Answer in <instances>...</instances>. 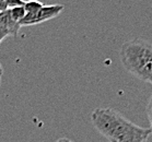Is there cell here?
<instances>
[{"mask_svg":"<svg viewBox=\"0 0 152 142\" xmlns=\"http://www.w3.org/2000/svg\"><path fill=\"white\" fill-rule=\"evenodd\" d=\"M92 124L110 142H147L150 128H142L108 107H99L91 115Z\"/></svg>","mask_w":152,"mask_h":142,"instance_id":"obj_1","label":"cell"},{"mask_svg":"<svg viewBox=\"0 0 152 142\" xmlns=\"http://www.w3.org/2000/svg\"><path fill=\"white\" fill-rule=\"evenodd\" d=\"M121 65L132 76L152 84V44L135 38L123 44L119 52Z\"/></svg>","mask_w":152,"mask_h":142,"instance_id":"obj_2","label":"cell"},{"mask_svg":"<svg viewBox=\"0 0 152 142\" xmlns=\"http://www.w3.org/2000/svg\"><path fill=\"white\" fill-rule=\"evenodd\" d=\"M65 9L64 4H48V6H42L35 12L25 13L24 17L20 21L21 28L22 26H31L43 23L45 21L52 20L54 17H58Z\"/></svg>","mask_w":152,"mask_h":142,"instance_id":"obj_3","label":"cell"},{"mask_svg":"<svg viewBox=\"0 0 152 142\" xmlns=\"http://www.w3.org/2000/svg\"><path fill=\"white\" fill-rule=\"evenodd\" d=\"M0 25L8 30V32L10 33V36H14V37L19 34V31L21 28L20 23H18L11 17L9 9L0 12Z\"/></svg>","mask_w":152,"mask_h":142,"instance_id":"obj_4","label":"cell"},{"mask_svg":"<svg viewBox=\"0 0 152 142\" xmlns=\"http://www.w3.org/2000/svg\"><path fill=\"white\" fill-rule=\"evenodd\" d=\"M9 12H10L11 17L13 19L14 21H17L18 23H20V21L24 17L25 13H26L23 6H21V7L9 8Z\"/></svg>","mask_w":152,"mask_h":142,"instance_id":"obj_5","label":"cell"},{"mask_svg":"<svg viewBox=\"0 0 152 142\" xmlns=\"http://www.w3.org/2000/svg\"><path fill=\"white\" fill-rule=\"evenodd\" d=\"M43 6L41 1H37V0H28V1H25L24 4V10L26 13L28 12H35V11H37L39 8Z\"/></svg>","mask_w":152,"mask_h":142,"instance_id":"obj_6","label":"cell"},{"mask_svg":"<svg viewBox=\"0 0 152 142\" xmlns=\"http://www.w3.org/2000/svg\"><path fill=\"white\" fill-rule=\"evenodd\" d=\"M4 1H6L8 9L14 7H21V6H24L25 4L24 0H4Z\"/></svg>","mask_w":152,"mask_h":142,"instance_id":"obj_7","label":"cell"},{"mask_svg":"<svg viewBox=\"0 0 152 142\" xmlns=\"http://www.w3.org/2000/svg\"><path fill=\"white\" fill-rule=\"evenodd\" d=\"M147 114H148L149 122H150V130H151V133H152V94L151 96H150V100H149V103H148Z\"/></svg>","mask_w":152,"mask_h":142,"instance_id":"obj_8","label":"cell"},{"mask_svg":"<svg viewBox=\"0 0 152 142\" xmlns=\"http://www.w3.org/2000/svg\"><path fill=\"white\" fill-rule=\"evenodd\" d=\"M8 36H10V33H9L8 30H6L4 26L0 25V44H1L2 41H4V38H7Z\"/></svg>","mask_w":152,"mask_h":142,"instance_id":"obj_9","label":"cell"},{"mask_svg":"<svg viewBox=\"0 0 152 142\" xmlns=\"http://www.w3.org/2000/svg\"><path fill=\"white\" fill-rule=\"evenodd\" d=\"M7 9H8V7H7V4H6V1H4V0H0V12L7 10Z\"/></svg>","mask_w":152,"mask_h":142,"instance_id":"obj_10","label":"cell"},{"mask_svg":"<svg viewBox=\"0 0 152 142\" xmlns=\"http://www.w3.org/2000/svg\"><path fill=\"white\" fill-rule=\"evenodd\" d=\"M56 142H73V141H71V140L68 139V138H60V139H58Z\"/></svg>","mask_w":152,"mask_h":142,"instance_id":"obj_11","label":"cell"},{"mask_svg":"<svg viewBox=\"0 0 152 142\" xmlns=\"http://www.w3.org/2000/svg\"><path fill=\"white\" fill-rule=\"evenodd\" d=\"M2 74H4V69H2L1 63H0V84H1V78H2Z\"/></svg>","mask_w":152,"mask_h":142,"instance_id":"obj_12","label":"cell"}]
</instances>
